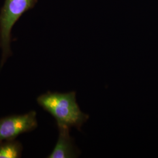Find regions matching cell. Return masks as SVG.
<instances>
[{
	"instance_id": "5",
	"label": "cell",
	"mask_w": 158,
	"mask_h": 158,
	"mask_svg": "<svg viewBox=\"0 0 158 158\" xmlns=\"http://www.w3.org/2000/svg\"><path fill=\"white\" fill-rule=\"evenodd\" d=\"M23 151L22 144L15 139L0 142V158H21Z\"/></svg>"
},
{
	"instance_id": "1",
	"label": "cell",
	"mask_w": 158,
	"mask_h": 158,
	"mask_svg": "<svg viewBox=\"0 0 158 158\" xmlns=\"http://www.w3.org/2000/svg\"><path fill=\"white\" fill-rule=\"evenodd\" d=\"M36 101L45 111L55 119L57 128L74 127L81 131L89 115L82 112L76 101V92L48 91L39 96Z\"/></svg>"
},
{
	"instance_id": "3",
	"label": "cell",
	"mask_w": 158,
	"mask_h": 158,
	"mask_svg": "<svg viewBox=\"0 0 158 158\" xmlns=\"http://www.w3.org/2000/svg\"><path fill=\"white\" fill-rule=\"evenodd\" d=\"M37 127L36 113L35 111L2 118L0 119V142L15 139L18 136L32 131Z\"/></svg>"
},
{
	"instance_id": "4",
	"label": "cell",
	"mask_w": 158,
	"mask_h": 158,
	"mask_svg": "<svg viewBox=\"0 0 158 158\" xmlns=\"http://www.w3.org/2000/svg\"><path fill=\"white\" fill-rule=\"evenodd\" d=\"M59 138L56 145L48 158H77L80 154L74 143L73 138L70 135V128L59 127Z\"/></svg>"
},
{
	"instance_id": "2",
	"label": "cell",
	"mask_w": 158,
	"mask_h": 158,
	"mask_svg": "<svg viewBox=\"0 0 158 158\" xmlns=\"http://www.w3.org/2000/svg\"><path fill=\"white\" fill-rule=\"evenodd\" d=\"M38 0H5L0 11V48L2 49V68L12 55L11 32L15 24L26 12L34 8Z\"/></svg>"
}]
</instances>
